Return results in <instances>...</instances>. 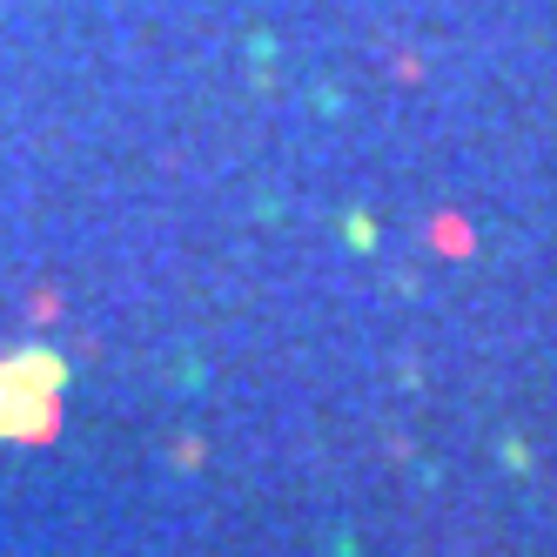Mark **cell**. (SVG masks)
Wrapping results in <instances>:
<instances>
[{"label": "cell", "instance_id": "2", "mask_svg": "<svg viewBox=\"0 0 557 557\" xmlns=\"http://www.w3.org/2000/svg\"><path fill=\"white\" fill-rule=\"evenodd\" d=\"M8 363H14L34 389H54V396H61V383H67V363H61L54 349H21V356H8Z\"/></svg>", "mask_w": 557, "mask_h": 557}, {"label": "cell", "instance_id": "1", "mask_svg": "<svg viewBox=\"0 0 557 557\" xmlns=\"http://www.w3.org/2000/svg\"><path fill=\"white\" fill-rule=\"evenodd\" d=\"M48 430H54V389H34L14 363H0V436L34 444Z\"/></svg>", "mask_w": 557, "mask_h": 557}]
</instances>
